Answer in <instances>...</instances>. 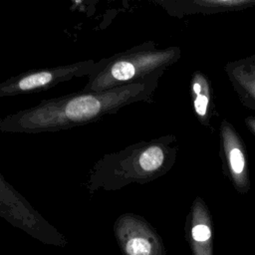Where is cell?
<instances>
[{"mask_svg": "<svg viewBox=\"0 0 255 255\" xmlns=\"http://www.w3.org/2000/svg\"><path fill=\"white\" fill-rule=\"evenodd\" d=\"M159 74L107 91H81L43 100L34 107L1 118L0 132H55L97 122L128 105L148 101Z\"/></svg>", "mask_w": 255, "mask_h": 255, "instance_id": "cell-1", "label": "cell"}, {"mask_svg": "<svg viewBox=\"0 0 255 255\" xmlns=\"http://www.w3.org/2000/svg\"><path fill=\"white\" fill-rule=\"evenodd\" d=\"M174 149L165 138L140 141L106 153L90 168L85 181L89 194L145 184L165 174L174 162Z\"/></svg>", "mask_w": 255, "mask_h": 255, "instance_id": "cell-2", "label": "cell"}, {"mask_svg": "<svg viewBox=\"0 0 255 255\" xmlns=\"http://www.w3.org/2000/svg\"><path fill=\"white\" fill-rule=\"evenodd\" d=\"M174 57V51L155 50L150 43L135 46L97 61L85 92H102L128 85L159 73Z\"/></svg>", "mask_w": 255, "mask_h": 255, "instance_id": "cell-3", "label": "cell"}, {"mask_svg": "<svg viewBox=\"0 0 255 255\" xmlns=\"http://www.w3.org/2000/svg\"><path fill=\"white\" fill-rule=\"evenodd\" d=\"M0 217L43 244L66 247L68 239L0 173Z\"/></svg>", "mask_w": 255, "mask_h": 255, "instance_id": "cell-4", "label": "cell"}, {"mask_svg": "<svg viewBox=\"0 0 255 255\" xmlns=\"http://www.w3.org/2000/svg\"><path fill=\"white\" fill-rule=\"evenodd\" d=\"M96 63L95 60H85L62 66L29 70L1 83L0 98L40 93L73 78L89 77Z\"/></svg>", "mask_w": 255, "mask_h": 255, "instance_id": "cell-5", "label": "cell"}, {"mask_svg": "<svg viewBox=\"0 0 255 255\" xmlns=\"http://www.w3.org/2000/svg\"><path fill=\"white\" fill-rule=\"evenodd\" d=\"M113 229L123 255H166L161 237L140 215L123 213L116 219Z\"/></svg>", "mask_w": 255, "mask_h": 255, "instance_id": "cell-6", "label": "cell"}, {"mask_svg": "<svg viewBox=\"0 0 255 255\" xmlns=\"http://www.w3.org/2000/svg\"><path fill=\"white\" fill-rule=\"evenodd\" d=\"M185 237L192 255H213V226L203 199L197 196L190 207L185 223Z\"/></svg>", "mask_w": 255, "mask_h": 255, "instance_id": "cell-7", "label": "cell"}, {"mask_svg": "<svg viewBox=\"0 0 255 255\" xmlns=\"http://www.w3.org/2000/svg\"><path fill=\"white\" fill-rule=\"evenodd\" d=\"M223 150L227 174L234 188L239 193H247L250 189L249 171L244 149L235 134L225 131Z\"/></svg>", "mask_w": 255, "mask_h": 255, "instance_id": "cell-8", "label": "cell"}, {"mask_svg": "<svg viewBox=\"0 0 255 255\" xmlns=\"http://www.w3.org/2000/svg\"><path fill=\"white\" fill-rule=\"evenodd\" d=\"M208 103H209V99H208V96H206L205 94L199 93V94L195 95L194 109H195V112L198 116L204 117L206 115L207 108H208Z\"/></svg>", "mask_w": 255, "mask_h": 255, "instance_id": "cell-9", "label": "cell"}, {"mask_svg": "<svg viewBox=\"0 0 255 255\" xmlns=\"http://www.w3.org/2000/svg\"><path fill=\"white\" fill-rule=\"evenodd\" d=\"M240 81L244 83V85L247 88V90L250 92V94L255 99V78H253L251 76H248V77L242 78Z\"/></svg>", "mask_w": 255, "mask_h": 255, "instance_id": "cell-10", "label": "cell"}, {"mask_svg": "<svg viewBox=\"0 0 255 255\" xmlns=\"http://www.w3.org/2000/svg\"><path fill=\"white\" fill-rule=\"evenodd\" d=\"M208 3H214V4H221V5H236L246 2L247 0H204Z\"/></svg>", "mask_w": 255, "mask_h": 255, "instance_id": "cell-11", "label": "cell"}, {"mask_svg": "<svg viewBox=\"0 0 255 255\" xmlns=\"http://www.w3.org/2000/svg\"><path fill=\"white\" fill-rule=\"evenodd\" d=\"M252 125H253V127H254L253 128H254V130H255V123H254V124H252Z\"/></svg>", "mask_w": 255, "mask_h": 255, "instance_id": "cell-12", "label": "cell"}]
</instances>
